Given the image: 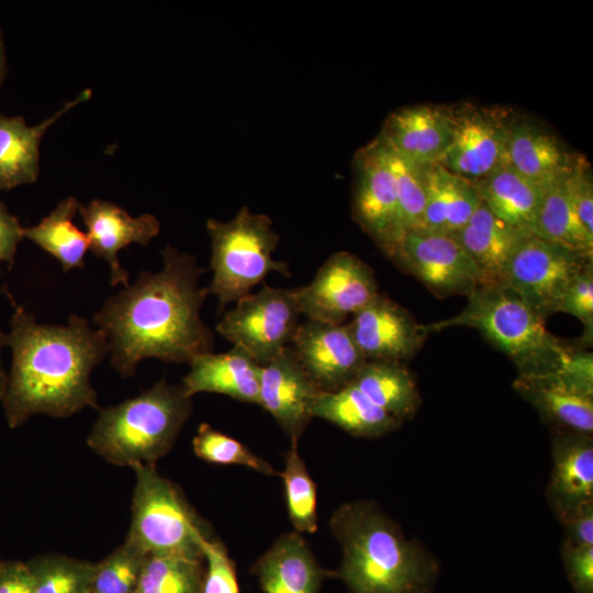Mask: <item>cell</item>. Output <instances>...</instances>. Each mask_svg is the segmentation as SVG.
Segmentation results:
<instances>
[{"instance_id":"obj_1","label":"cell","mask_w":593,"mask_h":593,"mask_svg":"<svg viewBox=\"0 0 593 593\" xmlns=\"http://www.w3.org/2000/svg\"><path fill=\"white\" fill-rule=\"evenodd\" d=\"M161 257L159 271H141L92 315L108 342L111 366L123 378L133 377L143 359L189 363L213 350V333L200 315L209 294L199 283L205 269L171 245Z\"/></svg>"},{"instance_id":"obj_2","label":"cell","mask_w":593,"mask_h":593,"mask_svg":"<svg viewBox=\"0 0 593 593\" xmlns=\"http://www.w3.org/2000/svg\"><path fill=\"white\" fill-rule=\"evenodd\" d=\"M4 293L14 309L10 332L0 331L12 355L1 401L8 426L16 428L35 415L66 418L98 409L90 377L109 354L103 333L76 314L65 325L41 324Z\"/></svg>"},{"instance_id":"obj_3","label":"cell","mask_w":593,"mask_h":593,"mask_svg":"<svg viewBox=\"0 0 593 593\" xmlns=\"http://www.w3.org/2000/svg\"><path fill=\"white\" fill-rule=\"evenodd\" d=\"M329 529L342 548V562L333 575L349 593L432 592L439 573L437 560L374 502L342 504L331 515Z\"/></svg>"},{"instance_id":"obj_4","label":"cell","mask_w":593,"mask_h":593,"mask_svg":"<svg viewBox=\"0 0 593 593\" xmlns=\"http://www.w3.org/2000/svg\"><path fill=\"white\" fill-rule=\"evenodd\" d=\"M192 413V398L165 379L138 395L99 410L88 447L108 463L156 465L174 447Z\"/></svg>"},{"instance_id":"obj_5","label":"cell","mask_w":593,"mask_h":593,"mask_svg":"<svg viewBox=\"0 0 593 593\" xmlns=\"http://www.w3.org/2000/svg\"><path fill=\"white\" fill-rule=\"evenodd\" d=\"M451 326L478 329L514 362L518 374L555 371L572 350L546 328L545 320L503 283L479 286L458 314L423 325L427 334Z\"/></svg>"},{"instance_id":"obj_6","label":"cell","mask_w":593,"mask_h":593,"mask_svg":"<svg viewBox=\"0 0 593 593\" xmlns=\"http://www.w3.org/2000/svg\"><path fill=\"white\" fill-rule=\"evenodd\" d=\"M132 518L125 540L144 555L203 559V545L215 537L175 482L156 465L133 469Z\"/></svg>"},{"instance_id":"obj_7","label":"cell","mask_w":593,"mask_h":593,"mask_svg":"<svg viewBox=\"0 0 593 593\" xmlns=\"http://www.w3.org/2000/svg\"><path fill=\"white\" fill-rule=\"evenodd\" d=\"M206 231L213 272L206 289L216 296L221 309L251 293L271 272L290 276L288 264L272 256L279 235L268 215L243 206L230 221L209 219Z\"/></svg>"},{"instance_id":"obj_8","label":"cell","mask_w":593,"mask_h":593,"mask_svg":"<svg viewBox=\"0 0 593 593\" xmlns=\"http://www.w3.org/2000/svg\"><path fill=\"white\" fill-rule=\"evenodd\" d=\"M235 303L216 325L233 346L264 366L291 345L301 315L293 289L265 284Z\"/></svg>"},{"instance_id":"obj_9","label":"cell","mask_w":593,"mask_h":593,"mask_svg":"<svg viewBox=\"0 0 593 593\" xmlns=\"http://www.w3.org/2000/svg\"><path fill=\"white\" fill-rule=\"evenodd\" d=\"M591 262L592 258L533 235L515 250L502 283L546 320L558 313L569 284Z\"/></svg>"},{"instance_id":"obj_10","label":"cell","mask_w":593,"mask_h":593,"mask_svg":"<svg viewBox=\"0 0 593 593\" xmlns=\"http://www.w3.org/2000/svg\"><path fill=\"white\" fill-rule=\"evenodd\" d=\"M293 290L301 315L335 324H344L379 294L372 268L349 251L333 254L307 284Z\"/></svg>"},{"instance_id":"obj_11","label":"cell","mask_w":593,"mask_h":593,"mask_svg":"<svg viewBox=\"0 0 593 593\" xmlns=\"http://www.w3.org/2000/svg\"><path fill=\"white\" fill-rule=\"evenodd\" d=\"M389 257L438 298L469 296L482 283L479 268L450 235L407 231Z\"/></svg>"},{"instance_id":"obj_12","label":"cell","mask_w":593,"mask_h":593,"mask_svg":"<svg viewBox=\"0 0 593 593\" xmlns=\"http://www.w3.org/2000/svg\"><path fill=\"white\" fill-rule=\"evenodd\" d=\"M354 166V216L383 253L390 256L405 228L393 175L377 137L358 150Z\"/></svg>"},{"instance_id":"obj_13","label":"cell","mask_w":593,"mask_h":593,"mask_svg":"<svg viewBox=\"0 0 593 593\" xmlns=\"http://www.w3.org/2000/svg\"><path fill=\"white\" fill-rule=\"evenodd\" d=\"M454 111L450 145L438 161L470 181L482 179L507 164L510 119L499 110L468 108Z\"/></svg>"},{"instance_id":"obj_14","label":"cell","mask_w":593,"mask_h":593,"mask_svg":"<svg viewBox=\"0 0 593 593\" xmlns=\"http://www.w3.org/2000/svg\"><path fill=\"white\" fill-rule=\"evenodd\" d=\"M290 346L321 392L351 383L367 361L347 324L305 320L299 324Z\"/></svg>"},{"instance_id":"obj_15","label":"cell","mask_w":593,"mask_h":593,"mask_svg":"<svg viewBox=\"0 0 593 593\" xmlns=\"http://www.w3.org/2000/svg\"><path fill=\"white\" fill-rule=\"evenodd\" d=\"M347 326L366 360L404 362L428 335L406 309L380 293Z\"/></svg>"},{"instance_id":"obj_16","label":"cell","mask_w":593,"mask_h":593,"mask_svg":"<svg viewBox=\"0 0 593 593\" xmlns=\"http://www.w3.org/2000/svg\"><path fill=\"white\" fill-rule=\"evenodd\" d=\"M320 392L291 346L261 366L258 405L273 417L290 444L299 443L313 418L311 409Z\"/></svg>"},{"instance_id":"obj_17","label":"cell","mask_w":593,"mask_h":593,"mask_svg":"<svg viewBox=\"0 0 593 593\" xmlns=\"http://www.w3.org/2000/svg\"><path fill=\"white\" fill-rule=\"evenodd\" d=\"M78 211L87 227L89 249L109 265L111 286H130L119 253L134 243L147 246L159 234V221L148 213L133 217L123 208L99 199L79 203Z\"/></svg>"},{"instance_id":"obj_18","label":"cell","mask_w":593,"mask_h":593,"mask_svg":"<svg viewBox=\"0 0 593 593\" xmlns=\"http://www.w3.org/2000/svg\"><path fill=\"white\" fill-rule=\"evenodd\" d=\"M546 500L561 523L593 503V436L553 430Z\"/></svg>"},{"instance_id":"obj_19","label":"cell","mask_w":593,"mask_h":593,"mask_svg":"<svg viewBox=\"0 0 593 593\" xmlns=\"http://www.w3.org/2000/svg\"><path fill=\"white\" fill-rule=\"evenodd\" d=\"M454 111L430 104L402 108L384 121L378 137L401 157L421 166L438 164L454 134Z\"/></svg>"},{"instance_id":"obj_20","label":"cell","mask_w":593,"mask_h":593,"mask_svg":"<svg viewBox=\"0 0 593 593\" xmlns=\"http://www.w3.org/2000/svg\"><path fill=\"white\" fill-rule=\"evenodd\" d=\"M253 570L264 593H318L324 579L333 575L296 532L278 537Z\"/></svg>"},{"instance_id":"obj_21","label":"cell","mask_w":593,"mask_h":593,"mask_svg":"<svg viewBox=\"0 0 593 593\" xmlns=\"http://www.w3.org/2000/svg\"><path fill=\"white\" fill-rule=\"evenodd\" d=\"M189 366L181 383L188 396L209 392L258 404L261 366L242 348L233 346L225 353H205L194 357Z\"/></svg>"},{"instance_id":"obj_22","label":"cell","mask_w":593,"mask_h":593,"mask_svg":"<svg viewBox=\"0 0 593 593\" xmlns=\"http://www.w3.org/2000/svg\"><path fill=\"white\" fill-rule=\"evenodd\" d=\"M513 389L553 430L593 434V396L566 384L556 371L517 374Z\"/></svg>"},{"instance_id":"obj_23","label":"cell","mask_w":593,"mask_h":593,"mask_svg":"<svg viewBox=\"0 0 593 593\" xmlns=\"http://www.w3.org/2000/svg\"><path fill=\"white\" fill-rule=\"evenodd\" d=\"M90 97V89L81 91L53 115L32 126L22 116L0 114V190L9 191L37 180L44 134L61 115Z\"/></svg>"},{"instance_id":"obj_24","label":"cell","mask_w":593,"mask_h":593,"mask_svg":"<svg viewBox=\"0 0 593 593\" xmlns=\"http://www.w3.org/2000/svg\"><path fill=\"white\" fill-rule=\"evenodd\" d=\"M506 153L507 164L542 190L569 175L577 159L553 134L518 121L510 123Z\"/></svg>"},{"instance_id":"obj_25","label":"cell","mask_w":593,"mask_h":593,"mask_svg":"<svg viewBox=\"0 0 593 593\" xmlns=\"http://www.w3.org/2000/svg\"><path fill=\"white\" fill-rule=\"evenodd\" d=\"M480 270L481 286L503 282L506 267L524 236L493 214L482 202L467 224L450 235Z\"/></svg>"},{"instance_id":"obj_26","label":"cell","mask_w":593,"mask_h":593,"mask_svg":"<svg viewBox=\"0 0 593 593\" xmlns=\"http://www.w3.org/2000/svg\"><path fill=\"white\" fill-rule=\"evenodd\" d=\"M481 202L504 223L524 236L535 235L544 190L505 165L471 181Z\"/></svg>"},{"instance_id":"obj_27","label":"cell","mask_w":593,"mask_h":593,"mask_svg":"<svg viewBox=\"0 0 593 593\" xmlns=\"http://www.w3.org/2000/svg\"><path fill=\"white\" fill-rule=\"evenodd\" d=\"M473 183L439 164L426 167V200L419 230L452 235L480 205Z\"/></svg>"},{"instance_id":"obj_28","label":"cell","mask_w":593,"mask_h":593,"mask_svg":"<svg viewBox=\"0 0 593 593\" xmlns=\"http://www.w3.org/2000/svg\"><path fill=\"white\" fill-rule=\"evenodd\" d=\"M311 412L313 417L327 421L360 438H379L402 425V422L376 405L353 383L336 391L320 392Z\"/></svg>"},{"instance_id":"obj_29","label":"cell","mask_w":593,"mask_h":593,"mask_svg":"<svg viewBox=\"0 0 593 593\" xmlns=\"http://www.w3.org/2000/svg\"><path fill=\"white\" fill-rule=\"evenodd\" d=\"M351 383L402 423L412 419L419 409L415 378L401 361L367 360Z\"/></svg>"},{"instance_id":"obj_30","label":"cell","mask_w":593,"mask_h":593,"mask_svg":"<svg viewBox=\"0 0 593 593\" xmlns=\"http://www.w3.org/2000/svg\"><path fill=\"white\" fill-rule=\"evenodd\" d=\"M78 206L76 198H65L40 223L23 228V237L56 258L65 272L82 268L89 249L87 234L72 222Z\"/></svg>"},{"instance_id":"obj_31","label":"cell","mask_w":593,"mask_h":593,"mask_svg":"<svg viewBox=\"0 0 593 593\" xmlns=\"http://www.w3.org/2000/svg\"><path fill=\"white\" fill-rule=\"evenodd\" d=\"M567 176L544 189L535 236L593 258V236L586 232L575 213L567 187Z\"/></svg>"},{"instance_id":"obj_32","label":"cell","mask_w":593,"mask_h":593,"mask_svg":"<svg viewBox=\"0 0 593 593\" xmlns=\"http://www.w3.org/2000/svg\"><path fill=\"white\" fill-rule=\"evenodd\" d=\"M203 578V559L148 555L135 593H202Z\"/></svg>"},{"instance_id":"obj_33","label":"cell","mask_w":593,"mask_h":593,"mask_svg":"<svg viewBox=\"0 0 593 593\" xmlns=\"http://www.w3.org/2000/svg\"><path fill=\"white\" fill-rule=\"evenodd\" d=\"M279 475L283 481L288 516L294 530L314 534L318 526L316 484L299 452L298 444H290L283 471Z\"/></svg>"},{"instance_id":"obj_34","label":"cell","mask_w":593,"mask_h":593,"mask_svg":"<svg viewBox=\"0 0 593 593\" xmlns=\"http://www.w3.org/2000/svg\"><path fill=\"white\" fill-rule=\"evenodd\" d=\"M33 593H88L97 562L60 553L40 555L26 561Z\"/></svg>"},{"instance_id":"obj_35","label":"cell","mask_w":593,"mask_h":593,"mask_svg":"<svg viewBox=\"0 0 593 593\" xmlns=\"http://www.w3.org/2000/svg\"><path fill=\"white\" fill-rule=\"evenodd\" d=\"M192 449L198 458L210 463L242 466L269 477L279 474L268 461L208 423L199 425L192 439Z\"/></svg>"},{"instance_id":"obj_36","label":"cell","mask_w":593,"mask_h":593,"mask_svg":"<svg viewBox=\"0 0 593 593\" xmlns=\"http://www.w3.org/2000/svg\"><path fill=\"white\" fill-rule=\"evenodd\" d=\"M393 175L405 232L419 230L426 200V167L390 149L378 136Z\"/></svg>"},{"instance_id":"obj_37","label":"cell","mask_w":593,"mask_h":593,"mask_svg":"<svg viewBox=\"0 0 593 593\" xmlns=\"http://www.w3.org/2000/svg\"><path fill=\"white\" fill-rule=\"evenodd\" d=\"M145 558L146 555L125 540L97 562L88 593H135Z\"/></svg>"},{"instance_id":"obj_38","label":"cell","mask_w":593,"mask_h":593,"mask_svg":"<svg viewBox=\"0 0 593 593\" xmlns=\"http://www.w3.org/2000/svg\"><path fill=\"white\" fill-rule=\"evenodd\" d=\"M202 551L206 562L202 593H238L235 567L224 544L213 537L204 542Z\"/></svg>"},{"instance_id":"obj_39","label":"cell","mask_w":593,"mask_h":593,"mask_svg":"<svg viewBox=\"0 0 593 593\" xmlns=\"http://www.w3.org/2000/svg\"><path fill=\"white\" fill-rule=\"evenodd\" d=\"M558 312L568 313L580 320L585 327V340L592 342L593 333V265L584 267L569 284Z\"/></svg>"},{"instance_id":"obj_40","label":"cell","mask_w":593,"mask_h":593,"mask_svg":"<svg viewBox=\"0 0 593 593\" xmlns=\"http://www.w3.org/2000/svg\"><path fill=\"white\" fill-rule=\"evenodd\" d=\"M566 181L575 213L586 232L593 236V181L589 161L577 156Z\"/></svg>"},{"instance_id":"obj_41","label":"cell","mask_w":593,"mask_h":593,"mask_svg":"<svg viewBox=\"0 0 593 593\" xmlns=\"http://www.w3.org/2000/svg\"><path fill=\"white\" fill-rule=\"evenodd\" d=\"M561 559L574 593H593V546L561 545Z\"/></svg>"},{"instance_id":"obj_42","label":"cell","mask_w":593,"mask_h":593,"mask_svg":"<svg viewBox=\"0 0 593 593\" xmlns=\"http://www.w3.org/2000/svg\"><path fill=\"white\" fill-rule=\"evenodd\" d=\"M555 371L572 389L585 395L593 396L592 353L572 348Z\"/></svg>"},{"instance_id":"obj_43","label":"cell","mask_w":593,"mask_h":593,"mask_svg":"<svg viewBox=\"0 0 593 593\" xmlns=\"http://www.w3.org/2000/svg\"><path fill=\"white\" fill-rule=\"evenodd\" d=\"M23 228L19 220L0 201V264L7 262L8 269L13 267L18 245L24 238Z\"/></svg>"},{"instance_id":"obj_44","label":"cell","mask_w":593,"mask_h":593,"mask_svg":"<svg viewBox=\"0 0 593 593\" xmlns=\"http://www.w3.org/2000/svg\"><path fill=\"white\" fill-rule=\"evenodd\" d=\"M564 529L563 544L593 546V503L588 504L561 522Z\"/></svg>"},{"instance_id":"obj_45","label":"cell","mask_w":593,"mask_h":593,"mask_svg":"<svg viewBox=\"0 0 593 593\" xmlns=\"http://www.w3.org/2000/svg\"><path fill=\"white\" fill-rule=\"evenodd\" d=\"M0 593H33V579L26 562L3 561Z\"/></svg>"},{"instance_id":"obj_46","label":"cell","mask_w":593,"mask_h":593,"mask_svg":"<svg viewBox=\"0 0 593 593\" xmlns=\"http://www.w3.org/2000/svg\"><path fill=\"white\" fill-rule=\"evenodd\" d=\"M3 347L4 346H3V344H2V342L0 339V403H1L3 394H4L5 384H7V377H8V371L4 368V365H3V361H2V355H1V351H2Z\"/></svg>"},{"instance_id":"obj_47","label":"cell","mask_w":593,"mask_h":593,"mask_svg":"<svg viewBox=\"0 0 593 593\" xmlns=\"http://www.w3.org/2000/svg\"><path fill=\"white\" fill-rule=\"evenodd\" d=\"M7 75V55L5 47L2 40H0V87Z\"/></svg>"},{"instance_id":"obj_48","label":"cell","mask_w":593,"mask_h":593,"mask_svg":"<svg viewBox=\"0 0 593 593\" xmlns=\"http://www.w3.org/2000/svg\"><path fill=\"white\" fill-rule=\"evenodd\" d=\"M0 40H2V33H1V27H0Z\"/></svg>"},{"instance_id":"obj_49","label":"cell","mask_w":593,"mask_h":593,"mask_svg":"<svg viewBox=\"0 0 593 593\" xmlns=\"http://www.w3.org/2000/svg\"><path fill=\"white\" fill-rule=\"evenodd\" d=\"M2 563H3V561H2V560H0V569H1V567H2Z\"/></svg>"}]
</instances>
